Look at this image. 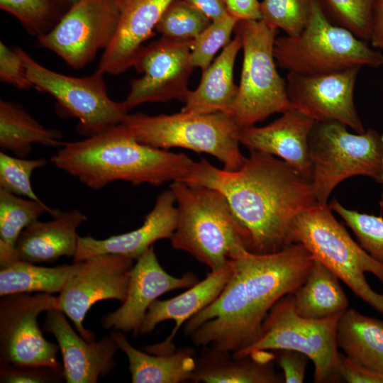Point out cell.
<instances>
[{"label":"cell","mask_w":383,"mask_h":383,"mask_svg":"<svg viewBox=\"0 0 383 383\" xmlns=\"http://www.w3.org/2000/svg\"><path fill=\"white\" fill-rule=\"evenodd\" d=\"M170 189L177 209L170 239L174 250L188 252L210 272L250 251L249 235L222 192L182 182H173Z\"/></svg>","instance_id":"cell-4"},{"label":"cell","mask_w":383,"mask_h":383,"mask_svg":"<svg viewBox=\"0 0 383 383\" xmlns=\"http://www.w3.org/2000/svg\"><path fill=\"white\" fill-rule=\"evenodd\" d=\"M43 331L52 333L57 342L67 383H96L116 365L113 357L119 348L110 335L89 342L75 333L57 309L46 312Z\"/></svg>","instance_id":"cell-18"},{"label":"cell","mask_w":383,"mask_h":383,"mask_svg":"<svg viewBox=\"0 0 383 383\" xmlns=\"http://www.w3.org/2000/svg\"><path fill=\"white\" fill-rule=\"evenodd\" d=\"M337 344L345 356L383 373V321L347 309L337 327Z\"/></svg>","instance_id":"cell-27"},{"label":"cell","mask_w":383,"mask_h":383,"mask_svg":"<svg viewBox=\"0 0 383 383\" xmlns=\"http://www.w3.org/2000/svg\"><path fill=\"white\" fill-rule=\"evenodd\" d=\"M328 205H316L298 215L289 233L290 244L302 245L353 292L383 315V294L366 280L370 272L383 284V265L350 237L333 216Z\"/></svg>","instance_id":"cell-6"},{"label":"cell","mask_w":383,"mask_h":383,"mask_svg":"<svg viewBox=\"0 0 383 383\" xmlns=\"http://www.w3.org/2000/svg\"><path fill=\"white\" fill-rule=\"evenodd\" d=\"M249 150L235 171L201 159L191 185L213 188L225 195L249 235L250 252H274L290 245L294 218L318 204L310 179L282 160Z\"/></svg>","instance_id":"cell-2"},{"label":"cell","mask_w":383,"mask_h":383,"mask_svg":"<svg viewBox=\"0 0 383 383\" xmlns=\"http://www.w3.org/2000/svg\"><path fill=\"white\" fill-rule=\"evenodd\" d=\"M339 279L318 260L314 259L304 283L292 294L299 315L321 319L343 313L348 300Z\"/></svg>","instance_id":"cell-28"},{"label":"cell","mask_w":383,"mask_h":383,"mask_svg":"<svg viewBox=\"0 0 383 383\" xmlns=\"http://www.w3.org/2000/svg\"><path fill=\"white\" fill-rule=\"evenodd\" d=\"M370 42L373 48L383 50V0L374 1L372 30Z\"/></svg>","instance_id":"cell-45"},{"label":"cell","mask_w":383,"mask_h":383,"mask_svg":"<svg viewBox=\"0 0 383 383\" xmlns=\"http://www.w3.org/2000/svg\"><path fill=\"white\" fill-rule=\"evenodd\" d=\"M34 88L48 93L59 107L79 120L78 131L90 137L123 123L128 114L124 101L112 100L108 94L103 74L75 77L49 70L21 48H16Z\"/></svg>","instance_id":"cell-11"},{"label":"cell","mask_w":383,"mask_h":383,"mask_svg":"<svg viewBox=\"0 0 383 383\" xmlns=\"http://www.w3.org/2000/svg\"><path fill=\"white\" fill-rule=\"evenodd\" d=\"M45 157L26 159L0 152V189L22 197L41 201L31 184L34 170L47 165Z\"/></svg>","instance_id":"cell-36"},{"label":"cell","mask_w":383,"mask_h":383,"mask_svg":"<svg viewBox=\"0 0 383 383\" xmlns=\"http://www.w3.org/2000/svg\"><path fill=\"white\" fill-rule=\"evenodd\" d=\"M177 223L175 199L169 189L157 197L152 209L138 228L102 240L90 235L79 236L73 262H83L102 254L120 255L136 261L156 241L170 239Z\"/></svg>","instance_id":"cell-20"},{"label":"cell","mask_w":383,"mask_h":383,"mask_svg":"<svg viewBox=\"0 0 383 383\" xmlns=\"http://www.w3.org/2000/svg\"><path fill=\"white\" fill-rule=\"evenodd\" d=\"M361 67L321 74L288 72V98L293 109L316 122L338 121L355 132L365 131L354 104V89Z\"/></svg>","instance_id":"cell-16"},{"label":"cell","mask_w":383,"mask_h":383,"mask_svg":"<svg viewBox=\"0 0 383 383\" xmlns=\"http://www.w3.org/2000/svg\"><path fill=\"white\" fill-rule=\"evenodd\" d=\"M342 313L321 319L304 318L296 311L292 294H288L270 309L255 341L233 354L243 357L261 351H297L312 360L315 382H341L337 327Z\"/></svg>","instance_id":"cell-10"},{"label":"cell","mask_w":383,"mask_h":383,"mask_svg":"<svg viewBox=\"0 0 383 383\" xmlns=\"http://www.w3.org/2000/svg\"><path fill=\"white\" fill-rule=\"evenodd\" d=\"M235 35L213 62L202 71L199 86L189 91L182 111L196 114L230 113L238 88L234 83L233 68L242 48L240 37Z\"/></svg>","instance_id":"cell-25"},{"label":"cell","mask_w":383,"mask_h":383,"mask_svg":"<svg viewBox=\"0 0 383 383\" xmlns=\"http://www.w3.org/2000/svg\"><path fill=\"white\" fill-rule=\"evenodd\" d=\"M61 3H62L64 5L70 8L72 4L76 3L77 1L79 0H59Z\"/></svg>","instance_id":"cell-46"},{"label":"cell","mask_w":383,"mask_h":383,"mask_svg":"<svg viewBox=\"0 0 383 383\" xmlns=\"http://www.w3.org/2000/svg\"><path fill=\"white\" fill-rule=\"evenodd\" d=\"M133 262L129 257L116 254L89 257L83 261L82 268L60 293L57 309L72 321L75 329L86 340H95V335L83 325L87 313L98 301L125 300Z\"/></svg>","instance_id":"cell-15"},{"label":"cell","mask_w":383,"mask_h":383,"mask_svg":"<svg viewBox=\"0 0 383 383\" xmlns=\"http://www.w3.org/2000/svg\"><path fill=\"white\" fill-rule=\"evenodd\" d=\"M60 211L42 201L26 199L0 189V267L20 260L16 245L26 226L44 213L54 216Z\"/></svg>","instance_id":"cell-31"},{"label":"cell","mask_w":383,"mask_h":383,"mask_svg":"<svg viewBox=\"0 0 383 383\" xmlns=\"http://www.w3.org/2000/svg\"><path fill=\"white\" fill-rule=\"evenodd\" d=\"M315 123L304 113L292 109L267 126L242 127L239 140L249 150L281 158L311 181L309 143Z\"/></svg>","instance_id":"cell-19"},{"label":"cell","mask_w":383,"mask_h":383,"mask_svg":"<svg viewBox=\"0 0 383 383\" xmlns=\"http://www.w3.org/2000/svg\"><path fill=\"white\" fill-rule=\"evenodd\" d=\"M57 297L38 292L11 294L0 299V365L62 368L57 344L48 341L38 317L57 309Z\"/></svg>","instance_id":"cell-12"},{"label":"cell","mask_w":383,"mask_h":383,"mask_svg":"<svg viewBox=\"0 0 383 383\" xmlns=\"http://www.w3.org/2000/svg\"><path fill=\"white\" fill-rule=\"evenodd\" d=\"M309 0H263L261 20L269 27L282 29L287 35L299 34L309 16Z\"/></svg>","instance_id":"cell-37"},{"label":"cell","mask_w":383,"mask_h":383,"mask_svg":"<svg viewBox=\"0 0 383 383\" xmlns=\"http://www.w3.org/2000/svg\"><path fill=\"white\" fill-rule=\"evenodd\" d=\"M192 45V40L161 36L141 48L133 67L143 76L131 82L130 91L123 101L128 111L148 102H185L194 69L190 60Z\"/></svg>","instance_id":"cell-14"},{"label":"cell","mask_w":383,"mask_h":383,"mask_svg":"<svg viewBox=\"0 0 383 383\" xmlns=\"http://www.w3.org/2000/svg\"><path fill=\"white\" fill-rule=\"evenodd\" d=\"M172 0H118L119 20L115 35L101 57L96 71L118 75L133 67L135 58L155 31Z\"/></svg>","instance_id":"cell-21"},{"label":"cell","mask_w":383,"mask_h":383,"mask_svg":"<svg viewBox=\"0 0 383 383\" xmlns=\"http://www.w3.org/2000/svg\"><path fill=\"white\" fill-rule=\"evenodd\" d=\"M87 218L84 213L73 209L60 211L49 221H34L23 230L16 242L19 260L35 264L74 257L79 237L77 228Z\"/></svg>","instance_id":"cell-23"},{"label":"cell","mask_w":383,"mask_h":383,"mask_svg":"<svg viewBox=\"0 0 383 383\" xmlns=\"http://www.w3.org/2000/svg\"><path fill=\"white\" fill-rule=\"evenodd\" d=\"M199 282L188 272L181 277L168 274L160 265L152 245L135 262L130 271L127 294L121 306L104 316L101 324L106 329L139 335L150 306L161 295L189 288Z\"/></svg>","instance_id":"cell-17"},{"label":"cell","mask_w":383,"mask_h":383,"mask_svg":"<svg viewBox=\"0 0 383 383\" xmlns=\"http://www.w3.org/2000/svg\"><path fill=\"white\" fill-rule=\"evenodd\" d=\"M123 123L138 142L156 148H182L207 153L229 171L240 169L244 162L239 147L241 127L226 112L196 114L181 111L157 116L128 113Z\"/></svg>","instance_id":"cell-7"},{"label":"cell","mask_w":383,"mask_h":383,"mask_svg":"<svg viewBox=\"0 0 383 383\" xmlns=\"http://www.w3.org/2000/svg\"><path fill=\"white\" fill-rule=\"evenodd\" d=\"M234 33L240 37L243 50L240 81L230 111L238 126H253L273 113L293 109L286 79L278 73L274 56L278 30L262 20H243Z\"/></svg>","instance_id":"cell-9"},{"label":"cell","mask_w":383,"mask_h":383,"mask_svg":"<svg viewBox=\"0 0 383 383\" xmlns=\"http://www.w3.org/2000/svg\"><path fill=\"white\" fill-rule=\"evenodd\" d=\"M277 351H279L277 362L283 370L284 382H304L309 357L297 351L289 350Z\"/></svg>","instance_id":"cell-41"},{"label":"cell","mask_w":383,"mask_h":383,"mask_svg":"<svg viewBox=\"0 0 383 383\" xmlns=\"http://www.w3.org/2000/svg\"><path fill=\"white\" fill-rule=\"evenodd\" d=\"M211 21L228 15L224 0H184Z\"/></svg>","instance_id":"cell-44"},{"label":"cell","mask_w":383,"mask_h":383,"mask_svg":"<svg viewBox=\"0 0 383 383\" xmlns=\"http://www.w3.org/2000/svg\"><path fill=\"white\" fill-rule=\"evenodd\" d=\"M110 335L127 356L133 383H180L192 379L195 351L182 348L168 355H154L134 348L121 331Z\"/></svg>","instance_id":"cell-26"},{"label":"cell","mask_w":383,"mask_h":383,"mask_svg":"<svg viewBox=\"0 0 383 383\" xmlns=\"http://www.w3.org/2000/svg\"><path fill=\"white\" fill-rule=\"evenodd\" d=\"M50 162L87 187L101 189L116 181L133 186L192 184L198 167L184 153L138 142L123 123L87 138L65 142Z\"/></svg>","instance_id":"cell-3"},{"label":"cell","mask_w":383,"mask_h":383,"mask_svg":"<svg viewBox=\"0 0 383 383\" xmlns=\"http://www.w3.org/2000/svg\"><path fill=\"white\" fill-rule=\"evenodd\" d=\"M326 13L335 24L357 38L370 40L375 0H319Z\"/></svg>","instance_id":"cell-34"},{"label":"cell","mask_w":383,"mask_h":383,"mask_svg":"<svg viewBox=\"0 0 383 383\" xmlns=\"http://www.w3.org/2000/svg\"><path fill=\"white\" fill-rule=\"evenodd\" d=\"M83 262L54 267L18 260L0 267V296L16 293H60Z\"/></svg>","instance_id":"cell-30"},{"label":"cell","mask_w":383,"mask_h":383,"mask_svg":"<svg viewBox=\"0 0 383 383\" xmlns=\"http://www.w3.org/2000/svg\"><path fill=\"white\" fill-rule=\"evenodd\" d=\"M118 0H79L58 23L38 38L39 45L60 57L69 66L81 69L108 48L118 23Z\"/></svg>","instance_id":"cell-13"},{"label":"cell","mask_w":383,"mask_h":383,"mask_svg":"<svg viewBox=\"0 0 383 383\" xmlns=\"http://www.w3.org/2000/svg\"><path fill=\"white\" fill-rule=\"evenodd\" d=\"M311 182L318 205H327L343 180L363 175L383 184V133H351L338 121L316 122L309 137Z\"/></svg>","instance_id":"cell-8"},{"label":"cell","mask_w":383,"mask_h":383,"mask_svg":"<svg viewBox=\"0 0 383 383\" xmlns=\"http://www.w3.org/2000/svg\"><path fill=\"white\" fill-rule=\"evenodd\" d=\"M228 13L238 21L261 20L260 2L258 0H224Z\"/></svg>","instance_id":"cell-43"},{"label":"cell","mask_w":383,"mask_h":383,"mask_svg":"<svg viewBox=\"0 0 383 383\" xmlns=\"http://www.w3.org/2000/svg\"><path fill=\"white\" fill-rule=\"evenodd\" d=\"M0 79L15 87L27 90L34 88L28 77L26 65L16 49L0 43Z\"/></svg>","instance_id":"cell-40"},{"label":"cell","mask_w":383,"mask_h":383,"mask_svg":"<svg viewBox=\"0 0 383 383\" xmlns=\"http://www.w3.org/2000/svg\"><path fill=\"white\" fill-rule=\"evenodd\" d=\"M0 8L38 38L48 33L69 9L59 0H0Z\"/></svg>","instance_id":"cell-32"},{"label":"cell","mask_w":383,"mask_h":383,"mask_svg":"<svg viewBox=\"0 0 383 383\" xmlns=\"http://www.w3.org/2000/svg\"><path fill=\"white\" fill-rule=\"evenodd\" d=\"M340 372L342 379L348 383H383V373L362 365L343 354Z\"/></svg>","instance_id":"cell-42"},{"label":"cell","mask_w":383,"mask_h":383,"mask_svg":"<svg viewBox=\"0 0 383 383\" xmlns=\"http://www.w3.org/2000/svg\"><path fill=\"white\" fill-rule=\"evenodd\" d=\"M60 131L47 128L38 123L21 106L10 101H0V148L11 151L16 157L26 158L32 145L61 147Z\"/></svg>","instance_id":"cell-29"},{"label":"cell","mask_w":383,"mask_h":383,"mask_svg":"<svg viewBox=\"0 0 383 383\" xmlns=\"http://www.w3.org/2000/svg\"><path fill=\"white\" fill-rule=\"evenodd\" d=\"M274 355L267 351L236 357L211 346L196 355L191 381L203 383H279L284 382L274 367Z\"/></svg>","instance_id":"cell-24"},{"label":"cell","mask_w":383,"mask_h":383,"mask_svg":"<svg viewBox=\"0 0 383 383\" xmlns=\"http://www.w3.org/2000/svg\"><path fill=\"white\" fill-rule=\"evenodd\" d=\"M62 378L63 367L0 365L1 383H51Z\"/></svg>","instance_id":"cell-39"},{"label":"cell","mask_w":383,"mask_h":383,"mask_svg":"<svg viewBox=\"0 0 383 383\" xmlns=\"http://www.w3.org/2000/svg\"><path fill=\"white\" fill-rule=\"evenodd\" d=\"M232 272L231 260L221 270L210 272L205 279L198 282L179 295L166 300H155L149 307L140 329L139 335L151 333L167 320L175 325L169 336L162 342L143 348L154 355H168L175 351L173 340L180 328L199 311L220 295Z\"/></svg>","instance_id":"cell-22"},{"label":"cell","mask_w":383,"mask_h":383,"mask_svg":"<svg viewBox=\"0 0 383 383\" xmlns=\"http://www.w3.org/2000/svg\"><path fill=\"white\" fill-rule=\"evenodd\" d=\"M328 206L337 213L353 231L360 245L374 260L383 265V218L349 210L336 199Z\"/></svg>","instance_id":"cell-35"},{"label":"cell","mask_w":383,"mask_h":383,"mask_svg":"<svg viewBox=\"0 0 383 383\" xmlns=\"http://www.w3.org/2000/svg\"><path fill=\"white\" fill-rule=\"evenodd\" d=\"M309 6L307 23L299 34L277 37L274 56L278 67L288 72L321 74L383 65L381 51L333 23L319 0H309Z\"/></svg>","instance_id":"cell-5"},{"label":"cell","mask_w":383,"mask_h":383,"mask_svg":"<svg viewBox=\"0 0 383 383\" xmlns=\"http://www.w3.org/2000/svg\"><path fill=\"white\" fill-rule=\"evenodd\" d=\"M211 21L184 0H172L157 23L155 31L174 40H194Z\"/></svg>","instance_id":"cell-33"},{"label":"cell","mask_w":383,"mask_h":383,"mask_svg":"<svg viewBox=\"0 0 383 383\" xmlns=\"http://www.w3.org/2000/svg\"><path fill=\"white\" fill-rule=\"evenodd\" d=\"M238 20L228 14L213 21L194 40L190 60L194 68L205 70L212 62L214 55L231 40V34Z\"/></svg>","instance_id":"cell-38"},{"label":"cell","mask_w":383,"mask_h":383,"mask_svg":"<svg viewBox=\"0 0 383 383\" xmlns=\"http://www.w3.org/2000/svg\"><path fill=\"white\" fill-rule=\"evenodd\" d=\"M314 258L301 244L271 253L248 251L231 260L232 272L211 304L184 324L198 346L232 353L252 345L272 306L305 281Z\"/></svg>","instance_id":"cell-1"}]
</instances>
